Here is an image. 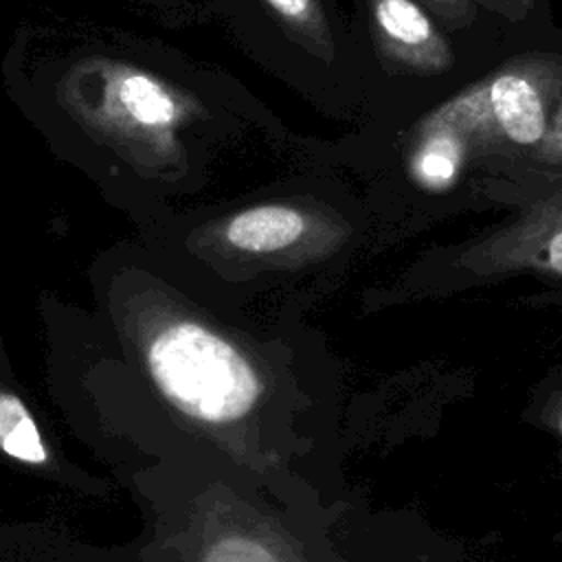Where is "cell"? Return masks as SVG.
Segmentation results:
<instances>
[{
	"mask_svg": "<svg viewBox=\"0 0 562 562\" xmlns=\"http://www.w3.org/2000/svg\"><path fill=\"white\" fill-rule=\"evenodd\" d=\"M540 222L549 224V231L542 233V259L544 263L562 274V198H555L547 213L538 217Z\"/></svg>",
	"mask_w": 562,
	"mask_h": 562,
	"instance_id": "cell-9",
	"label": "cell"
},
{
	"mask_svg": "<svg viewBox=\"0 0 562 562\" xmlns=\"http://www.w3.org/2000/svg\"><path fill=\"white\" fill-rule=\"evenodd\" d=\"M371 22L375 44L391 64L417 75L452 68L450 44L415 0H371Z\"/></svg>",
	"mask_w": 562,
	"mask_h": 562,
	"instance_id": "cell-4",
	"label": "cell"
},
{
	"mask_svg": "<svg viewBox=\"0 0 562 562\" xmlns=\"http://www.w3.org/2000/svg\"><path fill=\"white\" fill-rule=\"evenodd\" d=\"M145 360L167 400L204 424H228L255 406L257 373L220 334L195 321H171L147 342Z\"/></svg>",
	"mask_w": 562,
	"mask_h": 562,
	"instance_id": "cell-3",
	"label": "cell"
},
{
	"mask_svg": "<svg viewBox=\"0 0 562 562\" xmlns=\"http://www.w3.org/2000/svg\"><path fill=\"white\" fill-rule=\"evenodd\" d=\"M0 450L22 463L42 465L48 461L46 443L24 402L0 391Z\"/></svg>",
	"mask_w": 562,
	"mask_h": 562,
	"instance_id": "cell-8",
	"label": "cell"
},
{
	"mask_svg": "<svg viewBox=\"0 0 562 562\" xmlns=\"http://www.w3.org/2000/svg\"><path fill=\"white\" fill-rule=\"evenodd\" d=\"M143 2H156V4H167L169 0H143Z\"/></svg>",
	"mask_w": 562,
	"mask_h": 562,
	"instance_id": "cell-13",
	"label": "cell"
},
{
	"mask_svg": "<svg viewBox=\"0 0 562 562\" xmlns=\"http://www.w3.org/2000/svg\"><path fill=\"white\" fill-rule=\"evenodd\" d=\"M560 94L562 57L520 55L422 121L452 132L470 158L490 151L529 156L544 140Z\"/></svg>",
	"mask_w": 562,
	"mask_h": 562,
	"instance_id": "cell-2",
	"label": "cell"
},
{
	"mask_svg": "<svg viewBox=\"0 0 562 562\" xmlns=\"http://www.w3.org/2000/svg\"><path fill=\"white\" fill-rule=\"evenodd\" d=\"M441 20L452 26H468L474 20L472 0H424Z\"/></svg>",
	"mask_w": 562,
	"mask_h": 562,
	"instance_id": "cell-11",
	"label": "cell"
},
{
	"mask_svg": "<svg viewBox=\"0 0 562 562\" xmlns=\"http://www.w3.org/2000/svg\"><path fill=\"white\" fill-rule=\"evenodd\" d=\"M312 228V217L288 202H268L237 211L222 222V239L250 255H272L296 246Z\"/></svg>",
	"mask_w": 562,
	"mask_h": 562,
	"instance_id": "cell-5",
	"label": "cell"
},
{
	"mask_svg": "<svg viewBox=\"0 0 562 562\" xmlns=\"http://www.w3.org/2000/svg\"><path fill=\"white\" fill-rule=\"evenodd\" d=\"M59 101L101 145L158 171L182 158L180 132L200 116L198 101L184 90L108 57L75 64L59 83Z\"/></svg>",
	"mask_w": 562,
	"mask_h": 562,
	"instance_id": "cell-1",
	"label": "cell"
},
{
	"mask_svg": "<svg viewBox=\"0 0 562 562\" xmlns=\"http://www.w3.org/2000/svg\"><path fill=\"white\" fill-rule=\"evenodd\" d=\"M470 160L463 143L448 130L419 121L413 132L408 169L411 176L430 191L450 187Z\"/></svg>",
	"mask_w": 562,
	"mask_h": 562,
	"instance_id": "cell-6",
	"label": "cell"
},
{
	"mask_svg": "<svg viewBox=\"0 0 562 562\" xmlns=\"http://www.w3.org/2000/svg\"><path fill=\"white\" fill-rule=\"evenodd\" d=\"M529 158L549 165H562V94L553 108L544 140L529 154Z\"/></svg>",
	"mask_w": 562,
	"mask_h": 562,
	"instance_id": "cell-10",
	"label": "cell"
},
{
	"mask_svg": "<svg viewBox=\"0 0 562 562\" xmlns=\"http://www.w3.org/2000/svg\"><path fill=\"white\" fill-rule=\"evenodd\" d=\"M288 35L323 61L334 57V37L321 0H263Z\"/></svg>",
	"mask_w": 562,
	"mask_h": 562,
	"instance_id": "cell-7",
	"label": "cell"
},
{
	"mask_svg": "<svg viewBox=\"0 0 562 562\" xmlns=\"http://www.w3.org/2000/svg\"><path fill=\"white\" fill-rule=\"evenodd\" d=\"M507 2H509L516 11H520V13H522V11H529L538 0H507Z\"/></svg>",
	"mask_w": 562,
	"mask_h": 562,
	"instance_id": "cell-12",
	"label": "cell"
},
{
	"mask_svg": "<svg viewBox=\"0 0 562 562\" xmlns=\"http://www.w3.org/2000/svg\"><path fill=\"white\" fill-rule=\"evenodd\" d=\"M560 432H562V419H560Z\"/></svg>",
	"mask_w": 562,
	"mask_h": 562,
	"instance_id": "cell-14",
	"label": "cell"
}]
</instances>
